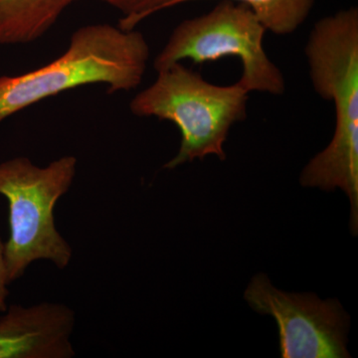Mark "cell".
Returning <instances> with one entry per match:
<instances>
[{"mask_svg":"<svg viewBox=\"0 0 358 358\" xmlns=\"http://www.w3.org/2000/svg\"><path fill=\"white\" fill-rule=\"evenodd\" d=\"M315 93L336 110L333 140L301 171V185L327 192L341 188L352 204L350 227L358 230V9L322 18L305 48Z\"/></svg>","mask_w":358,"mask_h":358,"instance_id":"1","label":"cell"},{"mask_svg":"<svg viewBox=\"0 0 358 358\" xmlns=\"http://www.w3.org/2000/svg\"><path fill=\"white\" fill-rule=\"evenodd\" d=\"M150 49L143 33L110 23L81 26L62 55L15 76H0V124L16 113L63 92L103 85L129 92L143 81Z\"/></svg>","mask_w":358,"mask_h":358,"instance_id":"2","label":"cell"},{"mask_svg":"<svg viewBox=\"0 0 358 358\" xmlns=\"http://www.w3.org/2000/svg\"><path fill=\"white\" fill-rule=\"evenodd\" d=\"M249 92L239 83L219 86L182 63L157 71L154 83L129 103L133 115L173 122L181 134L178 155L164 169L208 155L224 160L231 128L247 115Z\"/></svg>","mask_w":358,"mask_h":358,"instance_id":"3","label":"cell"},{"mask_svg":"<svg viewBox=\"0 0 358 358\" xmlns=\"http://www.w3.org/2000/svg\"><path fill=\"white\" fill-rule=\"evenodd\" d=\"M77 166L74 155H64L44 167L25 157L0 164V194L9 203L10 236L6 243L9 284L35 261H50L59 268L69 265L72 248L56 228L54 207L70 189Z\"/></svg>","mask_w":358,"mask_h":358,"instance_id":"4","label":"cell"},{"mask_svg":"<svg viewBox=\"0 0 358 358\" xmlns=\"http://www.w3.org/2000/svg\"><path fill=\"white\" fill-rule=\"evenodd\" d=\"M264 26L245 4L220 0L208 13L181 21L154 61L155 70L190 60L195 64L238 58V83L249 93L281 96L286 91L282 71L264 48Z\"/></svg>","mask_w":358,"mask_h":358,"instance_id":"5","label":"cell"},{"mask_svg":"<svg viewBox=\"0 0 358 358\" xmlns=\"http://www.w3.org/2000/svg\"><path fill=\"white\" fill-rule=\"evenodd\" d=\"M250 307L274 317L282 358H345L350 317L338 300L286 293L267 275H256L244 293Z\"/></svg>","mask_w":358,"mask_h":358,"instance_id":"6","label":"cell"},{"mask_svg":"<svg viewBox=\"0 0 358 358\" xmlns=\"http://www.w3.org/2000/svg\"><path fill=\"white\" fill-rule=\"evenodd\" d=\"M76 315L63 303L11 305L0 317V358H72Z\"/></svg>","mask_w":358,"mask_h":358,"instance_id":"7","label":"cell"},{"mask_svg":"<svg viewBox=\"0 0 358 358\" xmlns=\"http://www.w3.org/2000/svg\"><path fill=\"white\" fill-rule=\"evenodd\" d=\"M77 0H0V44L31 43Z\"/></svg>","mask_w":358,"mask_h":358,"instance_id":"8","label":"cell"},{"mask_svg":"<svg viewBox=\"0 0 358 358\" xmlns=\"http://www.w3.org/2000/svg\"><path fill=\"white\" fill-rule=\"evenodd\" d=\"M199 0H173L171 7ZM245 4L255 14L266 31L279 36L293 34L308 20L315 0H230Z\"/></svg>","mask_w":358,"mask_h":358,"instance_id":"9","label":"cell"},{"mask_svg":"<svg viewBox=\"0 0 358 358\" xmlns=\"http://www.w3.org/2000/svg\"><path fill=\"white\" fill-rule=\"evenodd\" d=\"M122 14L119 25L124 29H134L141 21L152 14L169 8L173 0H98Z\"/></svg>","mask_w":358,"mask_h":358,"instance_id":"10","label":"cell"},{"mask_svg":"<svg viewBox=\"0 0 358 358\" xmlns=\"http://www.w3.org/2000/svg\"><path fill=\"white\" fill-rule=\"evenodd\" d=\"M8 278H7L6 262V244L0 239V313H4L7 308V296L9 292Z\"/></svg>","mask_w":358,"mask_h":358,"instance_id":"11","label":"cell"}]
</instances>
